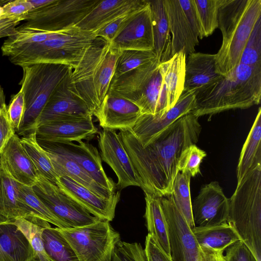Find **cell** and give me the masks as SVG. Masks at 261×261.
<instances>
[{
	"label": "cell",
	"instance_id": "9c48e42d",
	"mask_svg": "<svg viewBox=\"0 0 261 261\" xmlns=\"http://www.w3.org/2000/svg\"><path fill=\"white\" fill-rule=\"evenodd\" d=\"M100 0H55L24 15L21 25L45 32H59L75 27Z\"/></svg>",
	"mask_w": 261,
	"mask_h": 261
},
{
	"label": "cell",
	"instance_id": "836d02e7",
	"mask_svg": "<svg viewBox=\"0 0 261 261\" xmlns=\"http://www.w3.org/2000/svg\"><path fill=\"white\" fill-rule=\"evenodd\" d=\"M191 229L200 246L208 247L216 250L224 252L240 240L227 222L213 226H195Z\"/></svg>",
	"mask_w": 261,
	"mask_h": 261
},
{
	"label": "cell",
	"instance_id": "9a60e30c",
	"mask_svg": "<svg viewBox=\"0 0 261 261\" xmlns=\"http://www.w3.org/2000/svg\"><path fill=\"white\" fill-rule=\"evenodd\" d=\"M71 68L53 93L33 125L31 133L35 132L39 126L62 117L92 115L71 83Z\"/></svg>",
	"mask_w": 261,
	"mask_h": 261
},
{
	"label": "cell",
	"instance_id": "b9f144b4",
	"mask_svg": "<svg viewBox=\"0 0 261 261\" xmlns=\"http://www.w3.org/2000/svg\"><path fill=\"white\" fill-rule=\"evenodd\" d=\"M240 63L261 67V17L256 22L247 41Z\"/></svg>",
	"mask_w": 261,
	"mask_h": 261
},
{
	"label": "cell",
	"instance_id": "cb8c5ba5",
	"mask_svg": "<svg viewBox=\"0 0 261 261\" xmlns=\"http://www.w3.org/2000/svg\"><path fill=\"white\" fill-rule=\"evenodd\" d=\"M216 69L215 54L194 53L186 59L183 92L196 94L223 77Z\"/></svg>",
	"mask_w": 261,
	"mask_h": 261
},
{
	"label": "cell",
	"instance_id": "681fc988",
	"mask_svg": "<svg viewBox=\"0 0 261 261\" xmlns=\"http://www.w3.org/2000/svg\"><path fill=\"white\" fill-rule=\"evenodd\" d=\"M144 249L146 261H172L149 233L146 237Z\"/></svg>",
	"mask_w": 261,
	"mask_h": 261
},
{
	"label": "cell",
	"instance_id": "4fadbf2b",
	"mask_svg": "<svg viewBox=\"0 0 261 261\" xmlns=\"http://www.w3.org/2000/svg\"><path fill=\"white\" fill-rule=\"evenodd\" d=\"M38 142L47 152L60 154L73 160L101 187L112 193L116 192L117 185L106 175L102 166L101 156L93 145L82 141L77 142V144L39 140Z\"/></svg>",
	"mask_w": 261,
	"mask_h": 261
},
{
	"label": "cell",
	"instance_id": "ab89813d",
	"mask_svg": "<svg viewBox=\"0 0 261 261\" xmlns=\"http://www.w3.org/2000/svg\"><path fill=\"white\" fill-rule=\"evenodd\" d=\"M157 58L154 51L124 50L116 61L114 75L115 79L143 64Z\"/></svg>",
	"mask_w": 261,
	"mask_h": 261
},
{
	"label": "cell",
	"instance_id": "f6af8a7d",
	"mask_svg": "<svg viewBox=\"0 0 261 261\" xmlns=\"http://www.w3.org/2000/svg\"><path fill=\"white\" fill-rule=\"evenodd\" d=\"M138 11L123 15L109 23L95 32L97 37L111 43L129 23Z\"/></svg>",
	"mask_w": 261,
	"mask_h": 261
},
{
	"label": "cell",
	"instance_id": "f907efd6",
	"mask_svg": "<svg viewBox=\"0 0 261 261\" xmlns=\"http://www.w3.org/2000/svg\"><path fill=\"white\" fill-rule=\"evenodd\" d=\"M2 7L4 15L7 16L25 15L33 9L29 0L7 1Z\"/></svg>",
	"mask_w": 261,
	"mask_h": 261
},
{
	"label": "cell",
	"instance_id": "f5cc1de1",
	"mask_svg": "<svg viewBox=\"0 0 261 261\" xmlns=\"http://www.w3.org/2000/svg\"><path fill=\"white\" fill-rule=\"evenodd\" d=\"M201 261H226L223 252L206 246H200Z\"/></svg>",
	"mask_w": 261,
	"mask_h": 261
},
{
	"label": "cell",
	"instance_id": "ba28073f",
	"mask_svg": "<svg viewBox=\"0 0 261 261\" xmlns=\"http://www.w3.org/2000/svg\"><path fill=\"white\" fill-rule=\"evenodd\" d=\"M58 229L79 261H112L115 247L120 241L119 233L107 220H100L82 227Z\"/></svg>",
	"mask_w": 261,
	"mask_h": 261
},
{
	"label": "cell",
	"instance_id": "c3c4849f",
	"mask_svg": "<svg viewBox=\"0 0 261 261\" xmlns=\"http://www.w3.org/2000/svg\"><path fill=\"white\" fill-rule=\"evenodd\" d=\"M225 250L224 256L226 261H257L249 248L240 240Z\"/></svg>",
	"mask_w": 261,
	"mask_h": 261
},
{
	"label": "cell",
	"instance_id": "83f0119b",
	"mask_svg": "<svg viewBox=\"0 0 261 261\" xmlns=\"http://www.w3.org/2000/svg\"><path fill=\"white\" fill-rule=\"evenodd\" d=\"M46 152L59 177L62 176H68L103 198H109L114 194L99 185L73 160L60 154Z\"/></svg>",
	"mask_w": 261,
	"mask_h": 261
},
{
	"label": "cell",
	"instance_id": "52a82bcc",
	"mask_svg": "<svg viewBox=\"0 0 261 261\" xmlns=\"http://www.w3.org/2000/svg\"><path fill=\"white\" fill-rule=\"evenodd\" d=\"M96 38L95 32L74 27L59 36L37 43L9 59L13 64L21 67L35 63H50L66 65L74 69Z\"/></svg>",
	"mask_w": 261,
	"mask_h": 261
},
{
	"label": "cell",
	"instance_id": "74e56055",
	"mask_svg": "<svg viewBox=\"0 0 261 261\" xmlns=\"http://www.w3.org/2000/svg\"><path fill=\"white\" fill-rule=\"evenodd\" d=\"M202 39L218 28V11L222 0H193Z\"/></svg>",
	"mask_w": 261,
	"mask_h": 261
},
{
	"label": "cell",
	"instance_id": "ee69618b",
	"mask_svg": "<svg viewBox=\"0 0 261 261\" xmlns=\"http://www.w3.org/2000/svg\"><path fill=\"white\" fill-rule=\"evenodd\" d=\"M112 261H146V258L140 243L120 240L115 247Z\"/></svg>",
	"mask_w": 261,
	"mask_h": 261
},
{
	"label": "cell",
	"instance_id": "6da1fadb",
	"mask_svg": "<svg viewBox=\"0 0 261 261\" xmlns=\"http://www.w3.org/2000/svg\"><path fill=\"white\" fill-rule=\"evenodd\" d=\"M201 126L190 112L177 119L144 146L129 130L118 134L145 195L162 198L171 195L184 150L198 142Z\"/></svg>",
	"mask_w": 261,
	"mask_h": 261
},
{
	"label": "cell",
	"instance_id": "d6a6232c",
	"mask_svg": "<svg viewBox=\"0 0 261 261\" xmlns=\"http://www.w3.org/2000/svg\"><path fill=\"white\" fill-rule=\"evenodd\" d=\"M146 225L149 233L171 257L168 225L160 198L145 195Z\"/></svg>",
	"mask_w": 261,
	"mask_h": 261
},
{
	"label": "cell",
	"instance_id": "8fae6325",
	"mask_svg": "<svg viewBox=\"0 0 261 261\" xmlns=\"http://www.w3.org/2000/svg\"><path fill=\"white\" fill-rule=\"evenodd\" d=\"M160 198L168 229L172 261H201L200 247L171 195Z\"/></svg>",
	"mask_w": 261,
	"mask_h": 261
},
{
	"label": "cell",
	"instance_id": "f1b7e54d",
	"mask_svg": "<svg viewBox=\"0 0 261 261\" xmlns=\"http://www.w3.org/2000/svg\"><path fill=\"white\" fill-rule=\"evenodd\" d=\"M186 59L185 54L179 51L160 65L169 110L176 104L184 91Z\"/></svg>",
	"mask_w": 261,
	"mask_h": 261
},
{
	"label": "cell",
	"instance_id": "11a10c76",
	"mask_svg": "<svg viewBox=\"0 0 261 261\" xmlns=\"http://www.w3.org/2000/svg\"><path fill=\"white\" fill-rule=\"evenodd\" d=\"M30 261H50L48 258L44 255H40L35 253L34 256Z\"/></svg>",
	"mask_w": 261,
	"mask_h": 261
},
{
	"label": "cell",
	"instance_id": "f35d334b",
	"mask_svg": "<svg viewBox=\"0 0 261 261\" xmlns=\"http://www.w3.org/2000/svg\"><path fill=\"white\" fill-rule=\"evenodd\" d=\"M18 193L21 200L42 219L60 228H71L54 215L33 191L32 187L17 182Z\"/></svg>",
	"mask_w": 261,
	"mask_h": 261
},
{
	"label": "cell",
	"instance_id": "7dc6e473",
	"mask_svg": "<svg viewBox=\"0 0 261 261\" xmlns=\"http://www.w3.org/2000/svg\"><path fill=\"white\" fill-rule=\"evenodd\" d=\"M7 109L4 91L0 86V155L9 140L15 134L8 118Z\"/></svg>",
	"mask_w": 261,
	"mask_h": 261
},
{
	"label": "cell",
	"instance_id": "d590c367",
	"mask_svg": "<svg viewBox=\"0 0 261 261\" xmlns=\"http://www.w3.org/2000/svg\"><path fill=\"white\" fill-rule=\"evenodd\" d=\"M45 252L50 261H79L68 241L58 227L45 228L42 233Z\"/></svg>",
	"mask_w": 261,
	"mask_h": 261
},
{
	"label": "cell",
	"instance_id": "7c38bea8",
	"mask_svg": "<svg viewBox=\"0 0 261 261\" xmlns=\"http://www.w3.org/2000/svg\"><path fill=\"white\" fill-rule=\"evenodd\" d=\"M33 191L43 203L71 227L94 223L100 219L93 216L58 186L38 175Z\"/></svg>",
	"mask_w": 261,
	"mask_h": 261
},
{
	"label": "cell",
	"instance_id": "60d3db41",
	"mask_svg": "<svg viewBox=\"0 0 261 261\" xmlns=\"http://www.w3.org/2000/svg\"><path fill=\"white\" fill-rule=\"evenodd\" d=\"M13 221L26 237L35 252L47 256L44 249L42 233L45 228L50 226L49 223L40 218L30 220L19 218Z\"/></svg>",
	"mask_w": 261,
	"mask_h": 261
},
{
	"label": "cell",
	"instance_id": "484cf974",
	"mask_svg": "<svg viewBox=\"0 0 261 261\" xmlns=\"http://www.w3.org/2000/svg\"><path fill=\"white\" fill-rule=\"evenodd\" d=\"M0 217L12 221L19 218L30 220L42 219L20 198L17 182L10 174L1 156Z\"/></svg>",
	"mask_w": 261,
	"mask_h": 261
},
{
	"label": "cell",
	"instance_id": "e575fe53",
	"mask_svg": "<svg viewBox=\"0 0 261 261\" xmlns=\"http://www.w3.org/2000/svg\"><path fill=\"white\" fill-rule=\"evenodd\" d=\"M20 141L33 162L38 174L57 186L59 177L46 151L38 142L36 132L21 137Z\"/></svg>",
	"mask_w": 261,
	"mask_h": 261
},
{
	"label": "cell",
	"instance_id": "ac0fdd59",
	"mask_svg": "<svg viewBox=\"0 0 261 261\" xmlns=\"http://www.w3.org/2000/svg\"><path fill=\"white\" fill-rule=\"evenodd\" d=\"M195 94L183 92L176 104L162 115L142 114L130 132L146 146L159 134L194 108Z\"/></svg>",
	"mask_w": 261,
	"mask_h": 261
},
{
	"label": "cell",
	"instance_id": "8d00e7d4",
	"mask_svg": "<svg viewBox=\"0 0 261 261\" xmlns=\"http://www.w3.org/2000/svg\"><path fill=\"white\" fill-rule=\"evenodd\" d=\"M191 177L189 173L179 171L173 182L171 195L177 208L192 229L195 225L193 218L190 194Z\"/></svg>",
	"mask_w": 261,
	"mask_h": 261
},
{
	"label": "cell",
	"instance_id": "db71d44e",
	"mask_svg": "<svg viewBox=\"0 0 261 261\" xmlns=\"http://www.w3.org/2000/svg\"><path fill=\"white\" fill-rule=\"evenodd\" d=\"M30 3L32 4L33 9L31 11H34L42 9L53 3L55 0H29Z\"/></svg>",
	"mask_w": 261,
	"mask_h": 261
},
{
	"label": "cell",
	"instance_id": "bcb514c9",
	"mask_svg": "<svg viewBox=\"0 0 261 261\" xmlns=\"http://www.w3.org/2000/svg\"><path fill=\"white\" fill-rule=\"evenodd\" d=\"M25 100L22 92L20 90L14 95L7 106L8 118L15 133L19 129L25 113Z\"/></svg>",
	"mask_w": 261,
	"mask_h": 261
},
{
	"label": "cell",
	"instance_id": "816d5d0a",
	"mask_svg": "<svg viewBox=\"0 0 261 261\" xmlns=\"http://www.w3.org/2000/svg\"><path fill=\"white\" fill-rule=\"evenodd\" d=\"M25 20L24 16H7L4 15L0 18V38L8 37L14 34L17 25Z\"/></svg>",
	"mask_w": 261,
	"mask_h": 261
},
{
	"label": "cell",
	"instance_id": "7bdbcfd3",
	"mask_svg": "<svg viewBox=\"0 0 261 261\" xmlns=\"http://www.w3.org/2000/svg\"><path fill=\"white\" fill-rule=\"evenodd\" d=\"M206 153L193 144L186 148L182 152L178 164V171L188 172L191 177L200 173V166Z\"/></svg>",
	"mask_w": 261,
	"mask_h": 261
},
{
	"label": "cell",
	"instance_id": "3957f363",
	"mask_svg": "<svg viewBox=\"0 0 261 261\" xmlns=\"http://www.w3.org/2000/svg\"><path fill=\"white\" fill-rule=\"evenodd\" d=\"M261 17V0H222L218 11L221 46L215 54L216 72L226 76L240 64L253 27Z\"/></svg>",
	"mask_w": 261,
	"mask_h": 261
},
{
	"label": "cell",
	"instance_id": "d4e9b609",
	"mask_svg": "<svg viewBox=\"0 0 261 261\" xmlns=\"http://www.w3.org/2000/svg\"><path fill=\"white\" fill-rule=\"evenodd\" d=\"M12 178L21 184L33 187L38 173L16 133L9 140L0 155Z\"/></svg>",
	"mask_w": 261,
	"mask_h": 261
},
{
	"label": "cell",
	"instance_id": "8992f818",
	"mask_svg": "<svg viewBox=\"0 0 261 261\" xmlns=\"http://www.w3.org/2000/svg\"><path fill=\"white\" fill-rule=\"evenodd\" d=\"M20 90L25 100V113L19 130L22 137L31 133V128L53 93L71 67L50 63H35L23 65Z\"/></svg>",
	"mask_w": 261,
	"mask_h": 261
},
{
	"label": "cell",
	"instance_id": "ffe728a7",
	"mask_svg": "<svg viewBox=\"0 0 261 261\" xmlns=\"http://www.w3.org/2000/svg\"><path fill=\"white\" fill-rule=\"evenodd\" d=\"M112 48L124 50L153 51L151 13L149 1L138 10L129 23L111 43Z\"/></svg>",
	"mask_w": 261,
	"mask_h": 261
},
{
	"label": "cell",
	"instance_id": "7402d4cb",
	"mask_svg": "<svg viewBox=\"0 0 261 261\" xmlns=\"http://www.w3.org/2000/svg\"><path fill=\"white\" fill-rule=\"evenodd\" d=\"M141 115L135 103L108 92L93 115L103 128L130 131Z\"/></svg>",
	"mask_w": 261,
	"mask_h": 261
},
{
	"label": "cell",
	"instance_id": "5b68a950",
	"mask_svg": "<svg viewBox=\"0 0 261 261\" xmlns=\"http://www.w3.org/2000/svg\"><path fill=\"white\" fill-rule=\"evenodd\" d=\"M227 222L256 260L261 261V165L238 182L229 199Z\"/></svg>",
	"mask_w": 261,
	"mask_h": 261
},
{
	"label": "cell",
	"instance_id": "44dd1931",
	"mask_svg": "<svg viewBox=\"0 0 261 261\" xmlns=\"http://www.w3.org/2000/svg\"><path fill=\"white\" fill-rule=\"evenodd\" d=\"M57 186L93 216L109 222L113 220L120 190L103 198L66 176L59 177Z\"/></svg>",
	"mask_w": 261,
	"mask_h": 261
},
{
	"label": "cell",
	"instance_id": "603a6c76",
	"mask_svg": "<svg viewBox=\"0 0 261 261\" xmlns=\"http://www.w3.org/2000/svg\"><path fill=\"white\" fill-rule=\"evenodd\" d=\"M146 0L101 1L75 27L95 32L116 18L145 7Z\"/></svg>",
	"mask_w": 261,
	"mask_h": 261
},
{
	"label": "cell",
	"instance_id": "1f68e13d",
	"mask_svg": "<svg viewBox=\"0 0 261 261\" xmlns=\"http://www.w3.org/2000/svg\"><path fill=\"white\" fill-rule=\"evenodd\" d=\"M68 30L59 32H45L19 26L17 27L15 33L7 37L3 43L1 47L2 54L9 58L37 43L59 36Z\"/></svg>",
	"mask_w": 261,
	"mask_h": 261
},
{
	"label": "cell",
	"instance_id": "4dcf8cb0",
	"mask_svg": "<svg viewBox=\"0 0 261 261\" xmlns=\"http://www.w3.org/2000/svg\"><path fill=\"white\" fill-rule=\"evenodd\" d=\"M152 22L153 51L161 62L170 58L171 37L163 0L148 1Z\"/></svg>",
	"mask_w": 261,
	"mask_h": 261
},
{
	"label": "cell",
	"instance_id": "30bf717a",
	"mask_svg": "<svg viewBox=\"0 0 261 261\" xmlns=\"http://www.w3.org/2000/svg\"><path fill=\"white\" fill-rule=\"evenodd\" d=\"M171 33L170 58L179 51L194 53L200 29L193 0H163Z\"/></svg>",
	"mask_w": 261,
	"mask_h": 261
},
{
	"label": "cell",
	"instance_id": "7a4b0ae2",
	"mask_svg": "<svg viewBox=\"0 0 261 261\" xmlns=\"http://www.w3.org/2000/svg\"><path fill=\"white\" fill-rule=\"evenodd\" d=\"M261 67L239 64L226 76L195 94L196 117L249 108L260 103Z\"/></svg>",
	"mask_w": 261,
	"mask_h": 261
},
{
	"label": "cell",
	"instance_id": "f546056e",
	"mask_svg": "<svg viewBox=\"0 0 261 261\" xmlns=\"http://www.w3.org/2000/svg\"><path fill=\"white\" fill-rule=\"evenodd\" d=\"M261 165V108L243 145L237 168L238 182L250 171Z\"/></svg>",
	"mask_w": 261,
	"mask_h": 261
},
{
	"label": "cell",
	"instance_id": "4316f807",
	"mask_svg": "<svg viewBox=\"0 0 261 261\" xmlns=\"http://www.w3.org/2000/svg\"><path fill=\"white\" fill-rule=\"evenodd\" d=\"M0 261H30L35 254L13 221L0 217Z\"/></svg>",
	"mask_w": 261,
	"mask_h": 261
},
{
	"label": "cell",
	"instance_id": "277c9868",
	"mask_svg": "<svg viewBox=\"0 0 261 261\" xmlns=\"http://www.w3.org/2000/svg\"><path fill=\"white\" fill-rule=\"evenodd\" d=\"M121 51L97 37L78 65L70 70L71 83L92 115L108 92Z\"/></svg>",
	"mask_w": 261,
	"mask_h": 261
},
{
	"label": "cell",
	"instance_id": "5bb4252c",
	"mask_svg": "<svg viewBox=\"0 0 261 261\" xmlns=\"http://www.w3.org/2000/svg\"><path fill=\"white\" fill-rule=\"evenodd\" d=\"M161 62L155 59L119 77L112 79L108 92L125 98L137 106L146 101L154 89V75Z\"/></svg>",
	"mask_w": 261,
	"mask_h": 261
},
{
	"label": "cell",
	"instance_id": "2e32d148",
	"mask_svg": "<svg viewBox=\"0 0 261 261\" xmlns=\"http://www.w3.org/2000/svg\"><path fill=\"white\" fill-rule=\"evenodd\" d=\"M195 226L208 227L226 223L229 211V199L218 182L203 185L192 202Z\"/></svg>",
	"mask_w": 261,
	"mask_h": 261
},
{
	"label": "cell",
	"instance_id": "e0dca14e",
	"mask_svg": "<svg viewBox=\"0 0 261 261\" xmlns=\"http://www.w3.org/2000/svg\"><path fill=\"white\" fill-rule=\"evenodd\" d=\"M98 142L101 160L117 176V187L121 190L132 186L139 187L132 163L118 134L114 130L103 128L99 133Z\"/></svg>",
	"mask_w": 261,
	"mask_h": 261
},
{
	"label": "cell",
	"instance_id": "d6986e66",
	"mask_svg": "<svg viewBox=\"0 0 261 261\" xmlns=\"http://www.w3.org/2000/svg\"><path fill=\"white\" fill-rule=\"evenodd\" d=\"M39 141L56 142H79L97 133L92 115L66 116L39 126L35 130Z\"/></svg>",
	"mask_w": 261,
	"mask_h": 261
}]
</instances>
